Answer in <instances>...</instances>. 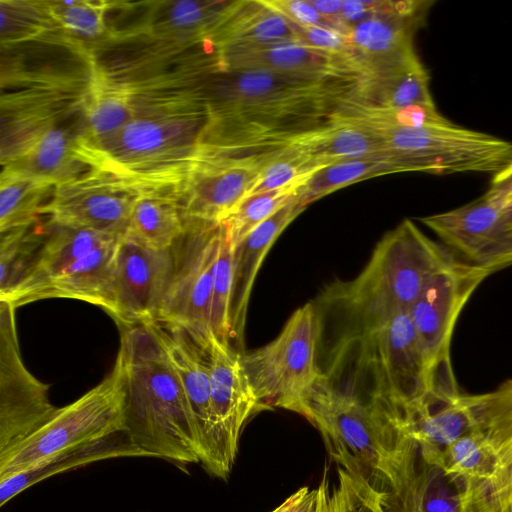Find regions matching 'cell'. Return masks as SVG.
Here are the masks:
<instances>
[{
	"instance_id": "cell-23",
	"label": "cell",
	"mask_w": 512,
	"mask_h": 512,
	"mask_svg": "<svg viewBox=\"0 0 512 512\" xmlns=\"http://www.w3.org/2000/svg\"><path fill=\"white\" fill-rule=\"evenodd\" d=\"M432 4L427 0H402L395 11L373 15L348 31L364 75L391 66L415 50L414 35Z\"/></svg>"
},
{
	"instance_id": "cell-27",
	"label": "cell",
	"mask_w": 512,
	"mask_h": 512,
	"mask_svg": "<svg viewBox=\"0 0 512 512\" xmlns=\"http://www.w3.org/2000/svg\"><path fill=\"white\" fill-rule=\"evenodd\" d=\"M430 77L415 50L382 70L362 76L350 101L370 107L436 108Z\"/></svg>"
},
{
	"instance_id": "cell-35",
	"label": "cell",
	"mask_w": 512,
	"mask_h": 512,
	"mask_svg": "<svg viewBox=\"0 0 512 512\" xmlns=\"http://www.w3.org/2000/svg\"><path fill=\"white\" fill-rule=\"evenodd\" d=\"M498 464V452L491 440L480 430L466 433L448 444L438 465L452 480L481 482L488 480Z\"/></svg>"
},
{
	"instance_id": "cell-47",
	"label": "cell",
	"mask_w": 512,
	"mask_h": 512,
	"mask_svg": "<svg viewBox=\"0 0 512 512\" xmlns=\"http://www.w3.org/2000/svg\"><path fill=\"white\" fill-rule=\"evenodd\" d=\"M310 2L317 12L326 19L334 29L339 30L337 21L343 0H310Z\"/></svg>"
},
{
	"instance_id": "cell-45",
	"label": "cell",
	"mask_w": 512,
	"mask_h": 512,
	"mask_svg": "<svg viewBox=\"0 0 512 512\" xmlns=\"http://www.w3.org/2000/svg\"><path fill=\"white\" fill-rule=\"evenodd\" d=\"M271 512H321L319 487H302Z\"/></svg>"
},
{
	"instance_id": "cell-30",
	"label": "cell",
	"mask_w": 512,
	"mask_h": 512,
	"mask_svg": "<svg viewBox=\"0 0 512 512\" xmlns=\"http://www.w3.org/2000/svg\"><path fill=\"white\" fill-rule=\"evenodd\" d=\"M121 457H149L131 442L126 433L73 447L44 458L26 470L0 481V505L51 476L94 462Z\"/></svg>"
},
{
	"instance_id": "cell-32",
	"label": "cell",
	"mask_w": 512,
	"mask_h": 512,
	"mask_svg": "<svg viewBox=\"0 0 512 512\" xmlns=\"http://www.w3.org/2000/svg\"><path fill=\"white\" fill-rule=\"evenodd\" d=\"M420 171L421 166L405 157L384 154L335 162L319 169L296 189V199L304 207L348 185L387 174Z\"/></svg>"
},
{
	"instance_id": "cell-25",
	"label": "cell",
	"mask_w": 512,
	"mask_h": 512,
	"mask_svg": "<svg viewBox=\"0 0 512 512\" xmlns=\"http://www.w3.org/2000/svg\"><path fill=\"white\" fill-rule=\"evenodd\" d=\"M232 1L146 2L144 21L122 39L143 36L162 45H194L208 40Z\"/></svg>"
},
{
	"instance_id": "cell-12",
	"label": "cell",
	"mask_w": 512,
	"mask_h": 512,
	"mask_svg": "<svg viewBox=\"0 0 512 512\" xmlns=\"http://www.w3.org/2000/svg\"><path fill=\"white\" fill-rule=\"evenodd\" d=\"M357 339L363 348V358L372 367V395L401 407L432 388V369L409 311L362 331Z\"/></svg>"
},
{
	"instance_id": "cell-17",
	"label": "cell",
	"mask_w": 512,
	"mask_h": 512,
	"mask_svg": "<svg viewBox=\"0 0 512 512\" xmlns=\"http://www.w3.org/2000/svg\"><path fill=\"white\" fill-rule=\"evenodd\" d=\"M142 324L161 345L185 390L196 424L200 464L213 476L226 479L232 469L225 460L212 410L205 352L180 327L155 319Z\"/></svg>"
},
{
	"instance_id": "cell-18",
	"label": "cell",
	"mask_w": 512,
	"mask_h": 512,
	"mask_svg": "<svg viewBox=\"0 0 512 512\" xmlns=\"http://www.w3.org/2000/svg\"><path fill=\"white\" fill-rule=\"evenodd\" d=\"M420 221L471 264L492 272L512 264L508 210L486 192L468 204Z\"/></svg>"
},
{
	"instance_id": "cell-15",
	"label": "cell",
	"mask_w": 512,
	"mask_h": 512,
	"mask_svg": "<svg viewBox=\"0 0 512 512\" xmlns=\"http://www.w3.org/2000/svg\"><path fill=\"white\" fill-rule=\"evenodd\" d=\"M143 188L94 169L56 185L41 214L48 216L49 224L123 235Z\"/></svg>"
},
{
	"instance_id": "cell-13",
	"label": "cell",
	"mask_w": 512,
	"mask_h": 512,
	"mask_svg": "<svg viewBox=\"0 0 512 512\" xmlns=\"http://www.w3.org/2000/svg\"><path fill=\"white\" fill-rule=\"evenodd\" d=\"M48 386L22 362L15 308L0 300V457L39 430L57 411Z\"/></svg>"
},
{
	"instance_id": "cell-20",
	"label": "cell",
	"mask_w": 512,
	"mask_h": 512,
	"mask_svg": "<svg viewBox=\"0 0 512 512\" xmlns=\"http://www.w3.org/2000/svg\"><path fill=\"white\" fill-rule=\"evenodd\" d=\"M203 351L209 368L212 410L225 460L232 469L244 427L264 409L249 382L241 352L215 336Z\"/></svg>"
},
{
	"instance_id": "cell-26",
	"label": "cell",
	"mask_w": 512,
	"mask_h": 512,
	"mask_svg": "<svg viewBox=\"0 0 512 512\" xmlns=\"http://www.w3.org/2000/svg\"><path fill=\"white\" fill-rule=\"evenodd\" d=\"M293 199L233 247L231 339L242 346L248 302L257 272L282 231L305 209Z\"/></svg>"
},
{
	"instance_id": "cell-8",
	"label": "cell",
	"mask_w": 512,
	"mask_h": 512,
	"mask_svg": "<svg viewBox=\"0 0 512 512\" xmlns=\"http://www.w3.org/2000/svg\"><path fill=\"white\" fill-rule=\"evenodd\" d=\"M320 322L306 303L288 319L267 345L242 353V364L264 410L282 408L302 414L304 401L318 380L316 363Z\"/></svg>"
},
{
	"instance_id": "cell-19",
	"label": "cell",
	"mask_w": 512,
	"mask_h": 512,
	"mask_svg": "<svg viewBox=\"0 0 512 512\" xmlns=\"http://www.w3.org/2000/svg\"><path fill=\"white\" fill-rule=\"evenodd\" d=\"M175 256L122 236L115 261L110 315L119 326L154 320L171 281Z\"/></svg>"
},
{
	"instance_id": "cell-10",
	"label": "cell",
	"mask_w": 512,
	"mask_h": 512,
	"mask_svg": "<svg viewBox=\"0 0 512 512\" xmlns=\"http://www.w3.org/2000/svg\"><path fill=\"white\" fill-rule=\"evenodd\" d=\"M359 125L373 132L389 153L415 161L423 172L495 175L512 163V142L449 120L420 126Z\"/></svg>"
},
{
	"instance_id": "cell-16",
	"label": "cell",
	"mask_w": 512,
	"mask_h": 512,
	"mask_svg": "<svg viewBox=\"0 0 512 512\" xmlns=\"http://www.w3.org/2000/svg\"><path fill=\"white\" fill-rule=\"evenodd\" d=\"M262 156L228 155L202 149L177 186L185 222L221 223L246 198Z\"/></svg>"
},
{
	"instance_id": "cell-3",
	"label": "cell",
	"mask_w": 512,
	"mask_h": 512,
	"mask_svg": "<svg viewBox=\"0 0 512 512\" xmlns=\"http://www.w3.org/2000/svg\"><path fill=\"white\" fill-rule=\"evenodd\" d=\"M121 327L126 430L149 457L200 463L193 412L175 369L144 324Z\"/></svg>"
},
{
	"instance_id": "cell-38",
	"label": "cell",
	"mask_w": 512,
	"mask_h": 512,
	"mask_svg": "<svg viewBox=\"0 0 512 512\" xmlns=\"http://www.w3.org/2000/svg\"><path fill=\"white\" fill-rule=\"evenodd\" d=\"M258 155L262 156L261 168L249 195L299 186L323 168L289 148L272 149Z\"/></svg>"
},
{
	"instance_id": "cell-43",
	"label": "cell",
	"mask_w": 512,
	"mask_h": 512,
	"mask_svg": "<svg viewBox=\"0 0 512 512\" xmlns=\"http://www.w3.org/2000/svg\"><path fill=\"white\" fill-rule=\"evenodd\" d=\"M293 26L298 42L321 52L350 59L358 64L348 34L322 26H298L294 24Z\"/></svg>"
},
{
	"instance_id": "cell-14",
	"label": "cell",
	"mask_w": 512,
	"mask_h": 512,
	"mask_svg": "<svg viewBox=\"0 0 512 512\" xmlns=\"http://www.w3.org/2000/svg\"><path fill=\"white\" fill-rule=\"evenodd\" d=\"M490 273L485 267L454 260L433 277L410 307L433 378L454 377L449 356L453 329L465 303Z\"/></svg>"
},
{
	"instance_id": "cell-37",
	"label": "cell",
	"mask_w": 512,
	"mask_h": 512,
	"mask_svg": "<svg viewBox=\"0 0 512 512\" xmlns=\"http://www.w3.org/2000/svg\"><path fill=\"white\" fill-rule=\"evenodd\" d=\"M1 45H15L59 31L44 1H0Z\"/></svg>"
},
{
	"instance_id": "cell-29",
	"label": "cell",
	"mask_w": 512,
	"mask_h": 512,
	"mask_svg": "<svg viewBox=\"0 0 512 512\" xmlns=\"http://www.w3.org/2000/svg\"><path fill=\"white\" fill-rule=\"evenodd\" d=\"M186 232L177 186L144 187L124 237L155 250H169Z\"/></svg>"
},
{
	"instance_id": "cell-48",
	"label": "cell",
	"mask_w": 512,
	"mask_h": 512,
	"mask_svg": "<svg viewBox=\"0 0 512 512\" xmlns=\"http://www.w3.org/2000/svg\"><path fill=\"white\" fill-rule=\"evenodd\" d=\"M508 218H509V223H510V227L512 230V207L510 209H508Z\"/></svg>"
},
{
	"instance_id": "cell-22",
	"label": "cell",
	"mask_w": 512,
	"mask_h": 512,
	"mask_svg": "<svg viewBox=\"0 0 512 512\" xmlns=\"http://www.w3.org/2000/svg\"><path fill=\"white\" fill-rule=\"evenodd\" d=\"M220 70L265 71L304 77H362L354 61L310 48L298 41L216 50Z\"/></svg>"
},
{
	"instance_id": "cell-33",
	"label": "cell",
	"mask_w": 512,
	"mask_h": 512,
	"mask_svg": "<svg viewBox=\"0 0 512 512\" xmlns=\"http://www.w3.org/2000/svg\"><path fill=\"white\" fill-rule=\"evenodd\" d=\"M56 184L22 172L2 170L0 179V230L33 226L42 215Z\"/></svg>"
},
{
	"instance_id": "cell-46",
	"label": "cell",
	"mask_w": 512,
	"mask_h": 512,
	"mask_svg": "<svg viewBox=\"0 0 512 512\" xmlns=\"http://www.w3.org/2000/svg\"><path fill=\"white\" fill-rule=\"evenodd\" d=\"M486 193L505 209L508 210L512 207V163L494 175Z\"/></svg>"
},
{
	"instance_id": "cell-44",
	"label": "cell",
	"mask_w": 512,
	"mask_h": 512,
	"mask_svg": "<svg viewBox=\"0 0 512 512\" xmlns=\"http://www.w3.org/2000/svg\"><path fill=\"white\" fill-rule=\"evenodd\" d=\"M265 5L298 26L333 28L313 7L310 0H262ZM334 29V28H333Z\"/></svg>"
},
{
	"instance_id": "cell-24",
	"label": "cell",
	"mask_w": 512,
	"mask_h": 512,
	"mask_svg": "<svg viewBox=\"0 0 512 512\" xmlns=\"http://www.w3.org/2000/svg\"><path fill=\"white\" fill-rule=\"evenodd\" d=\"M84 105L46 131L21 157L2 170L26 173L58 185L94 170L83 157Z\"/></svg>"
},
{
	"instance_id": "cell-41",
	"label": "cell",
	"mask_w": 512,
	"mask_h": 512,
	"mask_svg": "<svg viewBox=\"0 0 512 512\" xmlns=\"http://www.w3.org/2000/svg\"><path fill=\"white\" fill-rule=\"evenodd\" d=\"M45 232L33 226L1 233L0 297L22 277L42 244Z\"/></svg>"
},
{
	"instance_id": "cell-4",
	"label": "cell",
	"mask_w": 512,
	"mask_h": 512,
	"mask_svg": "<svg viewBox=\"0 0 512 512\" xmlns=\"http://www.w3.org/2000/svg\"><path fill=\"white\" fill-rule=\"evenodd\" d=\"M301 415L320 431L338 467L391 491L398 486L414 442L388 403L374 395L365 402L321 373Z\"/></svg>"
},
{
	"instance_id": "cell-39",
	"label": "cell",
	"mask_w": 512,
	"mask_h": 512,
	"mask_svg": "<svg viewBox=\"0 0 512 512\" xmlns=\"http://www.w3.org/2000/svg\"><path fill=\"white\" fill-rule=\"evenodd\" d=\"M297 187L251 194L244 198L231 214L221 222L225 227L232 247L278 210L295 199Z\"/></svg>"
},
{
	"instance_id": "cell-9",
	"label": "cell",
	"mask_w": 512,
	"mask_h": 512,
	"mask_svg": "<svg viewBox=\"0 0 512 512\" xmlns=\"http://www.w3.org/2000/svg\"><path fill=\"white\" fill-rule=\"evenodd\" d=\"M90 71L8 73L1 95L2 167L21 157L46 131L84 105Z\"/></svg>"
},
{
	"instance_id": "cell-11",
	"label": "cell",
	"mask_w": 512,
	"mask_h": 512,
	"mask_svg": "<svg viewBox=\"0 0 512 512\" xmlns=\"http://www.w3.org/2000/svg\"><path fill=\"white\" fill-rule=\"evenodd\" d=\"M222 223L186 222L185 245L155 320L183 329L205 350L210 326L213 276L223 236Z\"/></svg>"
},
{
	"instance_id": "cell-34",
	"label": "cell",
	"mask_w": 512,
	"mask_h": 512,
	"mask_svg": "<svg viewBox=\"0 0 512 512\" xmlns=\"http://www.w3.org/2000/svg\"><path fill=\"white\" fill-rule=\"evenodd\" d=\"M318 487L321 512H396L390 489L355 477L340 467L332 488L326 472Z\"/></svg>"
},
{
	"instance_id": "cell-6",
	"label": "cell",
	"mask_w": 512,
	"mask_h": 512,
	"mask_svg": "<svg viewBox=\"0 0 512 512\" xmlns=\"http://www.w3.org/2000/svg\"><path fill=\"white\" fill-rule=\"evenodd\" d=\"M455 259L405 219L377 244L359 276L343 290V300L360 332L409 311L427 284Z\"/></svg>"
},
{
	"instance_id": "cell-36",
	"label": "cell",
	"mask_w": 512,
	"mask_h": 512,
	"mask_svg": "<svg viewBox=\"0 0 512 512\" xmlns=\"http://www.w3.org/2000/svg\"><path fill=\"white\" fill-rule=\"evenodd\" d=\"M44 3L57 29L70 39L84 47V42H91L93 48L107 40L106 16L110 1L56 0Z\"/></svg>"
},
{
	"instance_id": "cell-42",
	"label": "cell",
	"mask_w": 512,
	"mask_h": 512,
	"mask_svg": "<svg viewBox=\"0 0 512 512\" xmlns=\"http://www.w3.org/2000/svg\"><path fill=\"white\" fill-rule=\"evenodd\" d=\"M232 283L233 247L224 227L213 276L210 326L213 335L218 340L230 344Z\"/></svg>"
},
{
	"instance_id": "cell-2",
	"label": "cell",
	"mask_w": 512,
	"mask_h": 512,
	"mask_svg": "<svg viewBox=\"0 0 512 512\" xmlns=\"http://www.w3.org/2000/svg\"><path fill=\"white\" fill-rule=\"evenodd\" d=\"M360 78L217 69L203 82L208 140L224 149H254L321 126L353 96Z\"/></svg>"
},
{
	"instance_id": "cell-40",
	"label": "cell",
	"mask_w": 512,
	"mask_h": 512,
	"mask_svg": "<svg viewBox=\"0 0 512 512\" xmlns=\"http://www.w3.org/2000/svg\"><path fill=\"white\" fill-rule=\"evenodd\" d=\"M472 400L478 430L491 440L497 450L512 446V380L493 392L472 395Z\"/></svg>"
},
{
	"instance_id": "cell-49",
	"label": "cell",
	"mask_w": 512,
	"mask_h": 512,
	"mask_svg": "<svg viewBox=\"0 0 512 512\" xmlns=\"http://www.w3.org/2000/svg\"><path fill=\"white\" fill-rule=\"evenodd\" d=\"M271 512V511H270Z\"/></svg>"
},
{
	"instance_id": "cell-7",
	"label": "cell",
	"mask_w": 512,
	"mask_h": 512,
	"mask_svg": "<svg viewBox=\"0 0 512 512\" xmlns=\"http://www.w3.org/2000/svg\"><path fill=\"white\" fill-rule=\"evenodd\" d=\"M126 430V384L118 350L110 373L74 402L58 408L33 435L0 457V481L62 451Z\"/></svg>"
},
{
	"instance_id": "cell-31",
	"label": "cell",
	"mask_w": 512,
	"mask_h": 512,
	"mask_svg": "<svg viewBox=\"0 0 512 512\" xmlns=\"http://www.w3.org/2000/svg\"><path fill=\"white\" fill-rule=\"evenodd\" d=\"M208 41L221 50L298 40L293 24L262 0H238L232 1Z\"/></svg>"
},
{
	"instance_id": "cell-28",
	"label": "cell",
	"mask_w": 512,
	"mask_h": 512,
	"mask_svg": "<svg viewBox=\"0 0 512 512\" xmlns=\"http://www.w3.org/2000/svg\"><path fill=\"white\" fill-rule=\"evenodd\" d=\"M338 113L329 122L273 144L264 151L289 148L322 167L347 159L391 154L373 132L339 117Z\"/></svg>"
},
{
	"instance_id": "cell-5",
	"label": "cell",
	"mask_w": 512,
	"mask_h": 512,
	"mask_svg": "<svg viewBox=\"0 0 512 512\" xmlns=\"http://www.w3.org/2000/svg\"><path fill=\"white\" fill-rule=\"evenodd\" d=\"M123 235L47 223L45 237L19 281L3 296L15 309L70 298L112 311L116 254Z\"/></svg>"
},
{
	"instance_id": "cell-21",
	"label": "cell",
	"mask_w": 512,
	"mask_h": 512,
	"mask_svg": "<svg viewBox=\"0 0 512 512\" xmlns=\"http://www.w3.org/2000/svg\"><path fill=\"white\" fill-rule=\"evenodd\" d=\"M395 410L401 430L428 458L439 457L452 441L478 429L471 395L458 390L431 388Z\"/></svg>"
},
{
	"instance_id": "cell-1",
	"label": "cell",
	"mask_w": 512,
	"mask_h": 512,
	"mask_svg": "<svg viewBox=\"0 0 512 512\" xmlns=\"http://www.w3.org/2000/svg\"><path fill=\"white\" fill-rule=\"evenodd\" d=\"M124 78L134 90L127 124L86 154L89 165L141 187L177 186L199 157L210 122L203 82L211 70L184 62Z\"/></svg>"
}]
</instances>
